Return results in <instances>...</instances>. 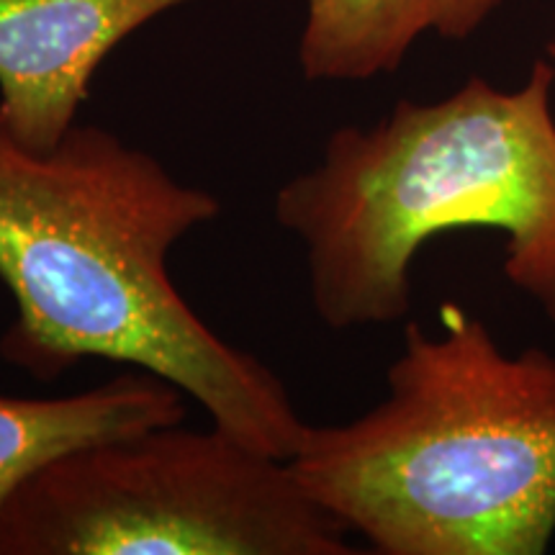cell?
Masks as SVG:
<instances>
[{
	"mask_svg": "<svg viewBox=\"0 0 555 555\" xmlns=\"http://www.w3.org/2000/svg\"><path fill=\"white\" fill-rule=\"evenodd\" d=\"M347 530L288 461L214 425L101 442L26 478L0 555H350Z\"/></svg>",
	"mask_w": 555,
	"mask_h": 555,
	"instance_id": "277c9868",
	"label": "cell"
},
{
	"mask_svg": "<svg viewBox=\"0 0 555 555\" xmlns=\"http://www.w3.org/2000/svg\"><path fill=\"white\" fill-rule=\"evenodd\" d=\"M553 82L538 60L517 90L468 78L437 103L399 101L373 127L337 129L319 165L275 193L322 324L406 319L416 253L455 229H496L506 281L555 324Z\"/></svg>",
	"mask_w": 555,
	"mask_h": 555,
	"instance_id": "7a4b0ae2",
	"label": "cell"
},
{
	"mask_svg": "<svg viewBox=\"0 0 555 555\" xmlns=\"http://www.w3.org/2000/svg\"><path fill=\"white\" fill-rule=\"evenodd\" d=\"M388 397L307 425L301 489L380 555H543L555 535V358L506 356L481 319L406 322Z\"/></svg>",
	"mask_w": 555,
	"mask_h": 555,
	"instance_id": "3957f363",
	"label": "cell"
},
{
	"mask_svg": "<svg viewBox=\"0 0 555 555\" xmlns=\"http://www.w3.org/2000/svg\"><path fill=\"white\" fill-rule=\"evenodd\" d=\"M502 0H307L298 65L311 82L391 75L425 34L468 39Z\"/></svg>",
	"mask_w": 555,
	"mask_h": 555,
	"instance_id": "52a82bcc",
	"label": "cell"
},
{
	"mask_svg": "<svg viewBox=\"0 0 555 555\" xmlns=\"http://www.w3.org/2000/svg\"><path fill=\"white\" fill-rule=\"evenodd\" d=\"M547 57L555 62V41H553V44H547Z\"/></svg>",
	"mask_w": 555,
	"mask_h": 555,
	"instance_id": "ba28073f",
	"label": "cell"
},
{
	"mask_svg": "<svg viewBox=\"0 0 555 555\" xmlns=\"http://www.w3.org/2000/svg\"><path fill=\"white\" fill-rule=\"evenodd\" d=\"M185 393L134 371L60 399L0 397V512L26 478L75 450L183 425Z\"/></svg>",
	"mask_w": 555,
	"mask_h": 555,
	"instance_id": "8992f818",
	"label": "cell"
},
{
	"mask_svg": "<svg viewBox=\"0 0 555 555\" xmlns=\"http://www.w3.org/2000/svg\"><path fill=\"white\" fill-rule=\"evenodd\" d=\"M221 201L176 180L150 152L75 124L57 147H24L0 116V281L16 319L0 358L54 380L82 360L170 380L249 448L291 461L307 422L258 356L189 307L168 255Z\"/></svg>",
	"mask_w": 555,
	"mask_h": 555,
	"instance_id": "6da1fadb",
	"label": "cell"
},
{
	"mask_svg": "<svg viewBox=\"0 0 555 555\" xmlns=\"http://www.w3.org/2000/svg\"><path fill=\"white\" fill-rule=\"evenodd\" d=\"M191 0H0V116L47 152L78 124L95 69L129 34Z\"/></svg>",
	"mask_w": 555,
	"mask_h": 555,
	"instance_id": "5b68a950",
	"label": "cell"
}]
</instances>
